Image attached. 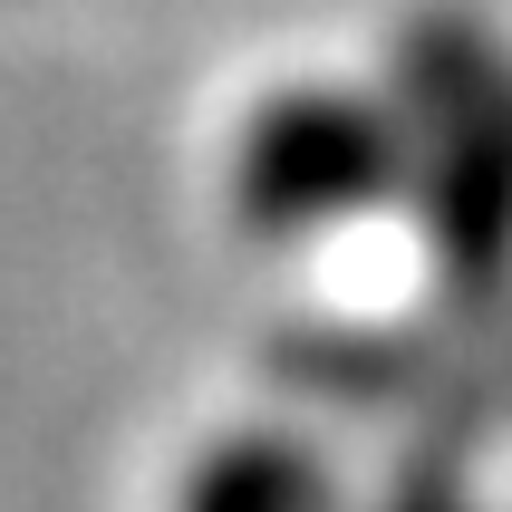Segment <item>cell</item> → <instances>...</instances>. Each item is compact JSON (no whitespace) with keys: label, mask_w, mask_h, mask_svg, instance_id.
<instances>
[{"label":"cell","mask_w":512,"mask_h":512,"mask_svg":"<svg viewBox=\"0 0 512 512\" xmlns=\"http://www.w3.org/2000/svg\"><path fill=\"white\" fill-rule=\"evenodd\" d=\"M406 184V107L348 78H281L242 107L223 203L252 242H319Z\"/></svg>","instance_id":"obj_1"},{"label":"cell","mask_w":512,"mask_h":512,"mask_svg":"<svg viewBox=\"0 0 512 512\" xmlns=\"http://www.w3.org/2000/svg\"><path fill=\"white\" fill-rule=\"evenodd\" d=\"M165 512H348V493H339V474H329V455L310 435L232 426L174 474Z\"/></svg>","instance_id":"obj_2"}]
</instances>
